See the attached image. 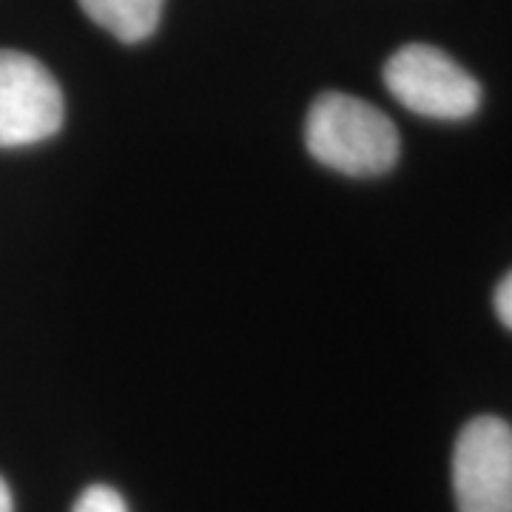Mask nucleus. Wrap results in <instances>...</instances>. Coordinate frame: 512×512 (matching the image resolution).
<instances>
[{
  "mask_svg": "<svg viewBox=\"0 0 512 512\" xmlns=\"http://www.w3.org/2000/svg\"><path fill=\"white\" fill-rule=\"evenodd\" d=\"M305 143L316 163L348 177L387 174L402 151L399 131L384 111L342 92H325L313 100Z\"/></svg>",
  "mask_w": 512,
  "mask_h": 512,
  "instance_id": "1",
  "label": "nucleus"
},
{
  "mask_svg": "<svg viewBox=\"0 0 512 512\" xmlns=\"http://www.w3.org/2000/svg\"><path fill=\"white\" fill-rule=\"evenodd\" d=\"M384 86L404 109L430 120H467L481 106V86L453 57L410 43L384 63Z\"/></svg>",
  "mask_w": 512,
  "mask_h": 512,
  "instance_id": "2",
  "label": "nucleus"
},
{
  "mask_svg": "<svg viewBox=\"0 0 512 512\" xmlns=\"http://www.w3.org/2000/svg\"><path fill=\"white\" fill-rule=\"evenodd\" d=\"M458 512H512V427L476 416L461 427L453 450Z\"/></svg>",
  "mask_w": 512,
  "mask_h": 512,
  "instance_id": "3",
  "label": "nucleus"
},
{
  "mask_svg": "<svg viewBox=\"0 0 512 512\" xmlns=\"http://www.w3.org/2000/svg\"><path fill=\"white\" fill-rule=\"evenodd\" d=\"M66 117L55 74L37 57L0 49V148H20L55 137Z\"/></svg>",
  "mask_w": 512,
  "mask_h": 512,
  "instance_id": "4",
  "label": "nucleus"
},
{
  "mask_svg": "<svg viewBox=\"0 0 512 512\" xmlns=\"http://www.w3.org/2000/svg\"><path fill=\"white\" fill-rule=\"evenodd\" d=\"M83 12L123 43H140L157 32L165 0H77Z\"/></svg>",
  "mask_w": 512,
  "mask_h": 512,
  "instance_id": "5",
  "label": "nucleus"
},
{
  "mask_svg": "<svg viewBox=\"0 0 512 512\" xmlns=\"http://www.w3.org/2000/svg\"><path fill=\"white\" fill-rule=\"evenodd\" d=\"M72 512H128V504L109 484H92L74 501Z\"/></svg>",
  "mask_w": 512,
  "mask_h": 512,
  "instance_id": "6",
  "label": "nucleus"
},
{
  "mask_svg": "<svg viewBox=\"0 0 512 512\" xmlns=\"http://www.w3.org/2000/svg\"><path fill=\"white\" fill-rule=\"evenodd\" d=\"M493 305H495V316H498V322H501L504 328L512 330V271L498 282V288H495V296H493Z\"/></svg>",
  "mask_w": 512,
  "mask_h": 512,
  "instance_id": "7",
  "label": "nucleus"
},
{
  "mask_svg": "<svg viewBox=\"0 0 512 512\" xmlns=\"http://www.w3.org/2000/svg\"><path fill=\"white\" fill-rule=\"evenodd\" d=\"M0 512H15V504H12V490L9 484L0 478Z\"/></svg>",
  "mask_w": 512,
  "mask_h": 512,
  "instance_id": "8",
  "label": "nucleus"
}]
</instances>
